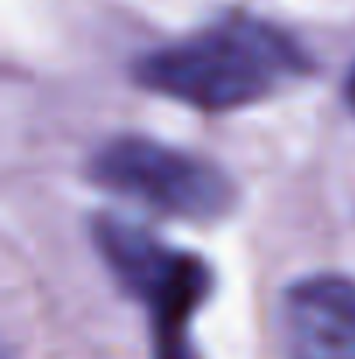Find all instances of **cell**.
Masks as SVG:
<instances>
[{"label":"cell","mask_w":355,"mask_h":359,"mask_svg":"<svg viewBox=\"0 0 355 359\" xmlns=\"http://www.w3.org/2000/svg\"><path fill=\"white\" fill-rule=\"evenodd\" d=\"M91 244L122 293L150 311L153 359H195L188 321L213 290L209 265L199 255L167 248L153 231L112 213L91 220Z\"/></svg>","instance_id":"7a4b0ae2"},{"label":"cell","mask_w":355,"mask_h":359,"mask_svg":"<svg viewBox=\"0 0 355 359\" xmlns=\"http://www.w3.org/2000/svg\"><path fill=\"white\" fill-rule=\"evenodd\" d=\"M88 178L118 199L185 224H220L240 203L237 182L220 164L132 133L105 140L88 157Z\"/></svg>","instance_id":"3957f363"},{"label":"cell","mask_w":355,"mask_h":359,"mask_svg":"<svg viewBox=\"0 0 355 359\" xmlns=\"http://www.w3.org/2000/svg\"><path fill=\"white\" fill-rule=\"evenodd\" d=\"M345 105H349V112L355 116V67H352V74H349V81H345Z\"/></svg>","instance_id":"5b68a950"},{"label":"cell","mask_w":355,"mask_h":359,"mask_svg":"<svg viewBox=\"0 0 355 359\" xmlns=\"http://www.w3.org/2000/svg\"><path fill=\"white\" fill-rule=\"evenodd\" d=\"M279 342L286 359H355V279L317 272L279 297Z\"/></svg>","instance_id":"277c9868"},{"label":"cell","mask_w":355,"mask_h":359,"mask_svg":"<svg viewBox=\"0 0 355 359\" xmlns=\"http://www.w3.org/2000/svg\"><path fill=\"white\" fill-rule=\"evenodd\" d=\"M132 84L199 112L261 105L314 74L307 49L279 25L227 14L178 42L143 53L129 67Z\"/></svg>","instance_id":"6da1fadb"}]
</instances>
